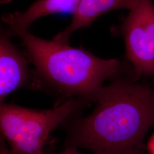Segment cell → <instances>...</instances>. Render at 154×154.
I'll return each mask as SVG.
<instances>
[{"label":"cell","instance_id":"277c9868","mask_svg":"<svg viewBox=\"0 0 154 154\" xmlns=\"http://www.w3.org/2000/svg\"><path fill=\"white\" fill-rule=\"evenodd\" d=\"M126 58L137 77L154 78V5L140 0L122 26Z\"/></svg>","mask_w":154,"mask_h":154},{"label":"cell","instance_id":"7a4b0ae2","mask_svg":"<svg viewBox=\"0 0 154 154\" xmlns=\"http://www.w3.org/2000/svg\"><path fill=\"white\" fill-rule=\"evenodd\" d=\"M35 68V78L55 93L94 101L108 79L123 74L118 60H106L68 43L35 36L29 31L17 33Z\"/></svg>","mask_w":154,"mask_h":154},{"label":"cell","instance_id":"30bf717a","mask_svg":"<svg viewBox=\"0 0 154 154\" xmlns=\"http://www.w3.org/2000/svg\"><path fill=\"white\" fill-rule=\"evenodd\" d=\"M127 154H146V153L145 152L144 146H143V147H140V148L135 149Z\"/></svg>","mask_w":154,"mask_h":154},{"label":"cell","instance_id":"5b68a950","mask_svg":"<svg viewBox=\"0 0 154 154\" xmlns=\"http://www.w3.org/2000/svg\"><path fill=\"white\" fill-rule=\"evenodd\" d=\"M0 25V104L6 97L27 86L32 78L28 60Z\"/></svg>","mask_w":154,"mask_h":154},{"label":"cell","instance_id":"ba28073f","mask_svg":"<svg viewBox=\"0 0 154 154\" xmlns=\"http://www.w3.org/2000/svg\"><path fill=\"white\" fill-rule=\"evenodd\" d=\"M0 154H13L5 140L0 136Z\"/></svg>","mask_w":154,"mask_h":154},{"label":"cell","instance_id":"9c48e42d","mask_svg":"<svg viewBox=\"0 0 154 154\" xmlns=\"http://www.w3.org/2000/svg\"><path fill=\"white\" fill-rule=\"evenodd\" d=\"M78 148L73 147V146H66L65 149L61 153L58 154H82L79 152L78 149ZM40 154H45L42 152Z\"/></svg>","mask_w":154,"mask_h":154},{"label":"cell","instance_id":"3957f363","mask_svg":"<svg viewBox=\"0 0 154 154\" xmlns=\"http://www.w3.org/2000/svg\"><path fill=\"white\" fill-rule=\"evenodd\" d=\"M84 100L69 98L47 110L0 104V136L13 154H40L50 134L76 115Z\"/></svg>","mask_w":154,"mask_h":154},{"label":"cell","instance_id":"6da1fadb","mask_svg":"<svg viewBox=\"0 0 154 154\" xmlns=\"http://www.w3.org/2000/svg\"><path fill=\"white\" fill-rule=\"evenodd\" d=\"M134 78H113L99 90L90 115L69 118L63 124L66 146L94 154H127L143 147L154 125V88Z\"/></svg>","mask_w":154,"mask_h":154},{"label":"cell","instance_id":"52a82bcc","mask_svg":"<svg viewBox=\"0 0 154 154\" xmlns=\"http://www.w3.org/2000/svg\"><path fill=\"white\" fill-rule=\"evenodd\" d=\"M81 0H37L23 11L9 13L2 16L1 20L8 26L12 36L28 31L35 21L43 17L60 13H73Z\"/></svg>","mask_w":154,"mask_h":154},{"label":"cell","instance_id":"8992f818","mask_svg":"<svg viewBox=\"0 0 154 154\" xmlns=\"http://www.w3.org/2000/svg\"><path fill=\"white\" fill-rule=\"evenodd\" d=\"M140 0H81L73 13L71 23L53 39L68 43L72 34L77 30L88 27L98 17L117 9L132 10Z\"/></svg>","mask_w":154,"mask_h":154}]
</instances>
